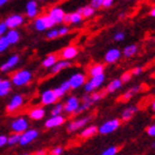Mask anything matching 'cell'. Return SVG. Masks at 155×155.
<instances>
[{"label": "cell", "mask_w": 155, "mask_h": 155, "mask_svg": "<svg viewBox=\"0 0 155 155\" xmlns=\"http://www.w3.org/2000/svg\"><path fill=\"white\" fill-rule=\"evenodd\" d=\"M7 143H8V136L5 134H0V147L6 146Z\"/></svg>", "instance_id": "cell-44"}, {"label": "cell", "mask_w": 155, "mask_h": 155, "mask_svg": "<svg viewBox=\"0 0 155 155\" xmlns=\"http://www.w3.org/2000/svg\"><path fill=\"white\" fill-rule=\"evenodd\" d=\"M146 133H147V135H149V136L155 137V123L151 124V125L147 127V130H146Z\"/></svg>", "instance_id": "cell-42"}, {"label": "cell", "mask_w": 155, "mask_h": 155, "mask_svg": "<svg viewBox=\"0 0 155 155\" xmlns=\"http://www.w3.org/2000/svg\"><path fill=\"white\" fill-rule=\"evenodd\" d=\"M23 102H25V99L21 94H15L11 100L9 101V103L7 104L6 110L8 113H13L20 109V107L23 105Z\"/></svg>", "instance_id": "cell-9"}, {"label": "cell", "mask_w": 155, "mask_h": 155, "mask_svg": "<svg viewBox=\"0 0 155 155\" xmlns=\"http://www.w3.org/2000/svg\"><path fill=\"white\" fill-rule=\"evenodd\" d=\"M114 0H103V2H102V7L104 8H110L112 5H113Z\"/></svg>", "instance_id": "cell-49"}, {"label": "cell", "mask_w": 155, "mask_h": 155, "mask_svg": "<svg viewBox=\"0 0 155 155\" xmlns=\"http://www.w3.org/2000/svg\"><path fill=\"white\" fill-rule=\"evenodd\" d=\"M7 26H6V23L5 22H1L0 23V37H3V35L7 32Z\"/></svg>", "instance_id": "cell-48"}, {"label": "cell", "mask_w": 155, "mask_h": 155, "mask_svg": "<svg viewBox=\"0 0 155 155\" xmlns=\"http://www.w3.org/2000/svg\"><path fill=\"white\" fill-rule=\"evenodd\" d=\"M33 26H35L36 30H38V31H45L47 29L53 28V26H55V23L53 22V20L48 15H45V16L36 18Z\"/></svg>", "instance_id": "cell-6"}, {"label": "cell", "mask_w": 155, "mask_h": 155, "mask_svg": "<svg viewBox=\"0 0 155 155\" xmlns=\"http://www.w3.org/2000/svg\"><path fill=\"white\" fill-rule=\"evenodd\" d=\"M121 54H122V52H121L120 49L112 48L107 51V53L104 55V60H105L107 63H115L121 58Z\"/></svg>", "instance_id": "cell-18"}, {"label": "cell", "mask_w": 155, "mask_h": 155, "mask_svg": "<svg viewBox=\"0 0 155 155\" xmlns=\"http://www.w3.org/2000/svg\"><path fill=\"white\" fill-rule=\"evenodd\" d=\"M22 155H31V154H22Z\"/></svg>", "instance_id": "cell-55"}, {"label": "cell", "mask_w": 155, "mask_h": 155, "mask_svg": "<svg viewBox=\"0 0 155 155\" xmlns=\"http://www.w3.org/2000/svg\"><path fill=\"white\" fill-rule=\"evenodd\" d=\"M53 90H54V93H55V95L58 97V99H61V97H63L65 94L68 93L69 91L71 90V87H70L69 81L67 80V81H63L58 87H55Z\"/></svg>", "instance_id": "cell-21"}, {"label": "cell", "mask_w": 155, "mask_h": 155, "mask_svg": "<svg viewBox=\"0 0 155 155\" xmlns=\"http://www.w3.org/2000/svg\"><path fill=\"white\" fill-rule=\"evenodd\" d=\"M32 80V73L29 70H19L11 77V83L16 87H23Z\"/></svg>", "instance_id": "cell-1"}, {"label": "cell", "mask_w": 155, "mask_h": 155, "mask_svg": "<svg viewBox=\"0 0 155 155\" xmlns=\"http://www.w3.org/2000/svg\"><path fill=\"white\" fill-rule=\"evenodd\" d=\"M10 129L13 133H18V134H22L29 129V121L25 117V116H18L10 123Z\"/></svg>", "instance_id": "cell-3"}, {"label": "cell", "mask_w": 155, "mask_h": 155, "mask_svg": "<svg viewBox=\"0 0 155 155\" xmlns=\"http://www.w3.org/2000/svg\"><path fill=\"white\" fill-rule=\"evenodd\" d=\"M150 15H151V16L154 17V18H155V7L153 8L152 10H151V12H150Z\"/></svg>", "instance_id": "cell-52"}, {"label": "cell", "mask_w": 155, "mask_h": 155, "mask_svg": "<svg viewBox=\"0 0 155 155\" xmlns=\"http://www.w3.org/2000/svg\"><path fill=\"white\" fill-rule=\"evenodd\" d=\"M125 39V33L124 32H116L115 35H114V40L115 41H123Z\"/></svg>", "instance_id": "cell-45"}, {"label": "cell", "mask_w": 155, "mask_h": 155, "mask_svg": "<svg viewBox=\"0 0 155 155\" xmlns=\"http://www.w3.org/2000/svg\"><path fill=\"white\" fill-rule=\"evenodd\" d=\"M137 111H139L137 107H125V109L122 111V113H121V119H122V121H124V122H127V121H130L133 116L135 115V113L137 112Z\"/></svg>", "instance_id": "cell-25"}, {"label": "cell", "mask_w": 155, "mask_h": 155, "mask_svg": "<svg viewBox=\"0 0 155 155\" xmlns=\"http://www.w3.org/2000/svg\"><path fill=\"white\" fill-rule=\"evenodd\" d=\"M102 2H103V0H92L91 1V7L94 8V9H97V8L102 7Z\"/></svg>", "instance_id": "cell-43"}, {"label": "cell", "mask_w": 155, "mask_h": 155, "mask_svg": "<svg viewBox=\"0 0 155 155\" xmlns=\"http://www.w3.org/2000/svg\"><path fill=\"white\" fill-rule=\"evenodd\" d=\"M6 39L7 41L9 42V45H16L20 40V33L16 29L9 30L6 35Z\"/></svg>", "instance_id": "cell-28"}, {"label": "cell", "mask_w": 155, "mask_h": 155, "mask_svg": "<svg viewBox=\"0 0 155 155\" xmlns=\"http://www.w3.org/2000/svg\"><path fill=\"white\" fill-rule=\"evenodd\" d=\"M104 81H105V75L104 74H101V75H97V77H92L90 80H87L84 84V91L87 92V93H93L94 91H97L99 87L104 83Z\"/></svg>", "instance_id": "cell-4"}, {"label": "cell", "mask_w": 155, "mask_h": 155, "mask_svg": "<svg viewBox=\"0 0 155 155\" xmlns=\"http://www.w3.org/2000/svg\"><path fill=\"white\" fill-rule=\"evenodd\" d=\"M131 78H132V74H131V72H124L120 80L122 81V83H127V82H129V81L131 80Z\"/></svg>", "instance_id": "cell-40"}, {"label": "cell", "mask_w": 155, "mask_h": 155, "mask_svg": "<svg viewBox=\"0 0 155 155\" xmlns=\"http://www.w3.org/2000/svg\"><path fill=\"white\" fill-rule=\"evenodd\" d=\"M152 146H153V147H155V141H154V142H153V144H152Z\"/></svg>", "instance_id": "cell-54"}, {"label": "cell", "mask_w": 155, "mask_h": 155, "mask_svg": "<svg viewBox=\"0 0 155 155\" xmlns=\"http://www.w3.org/2000/svg\"><path fill=\"white\" fill-rule=\"evenodd\" d=\"M33 155H47V151L45 150H39Z\"/></svg>", "instance_id": "cell-50"}, {"label": "cell", "mask_w": 155, "mask_h": 155, "mask_svg": "<svg viewBox=\"0 0 155 155\" xmlns=\"http://www.w3.org/2000/svg\"><path fill=\"white\" fill-rule=\"evenodd\" d=\"M48 16L53 20V22L57 25V23H61L63 22V19H64L65 12L63 11L62 8L60 7H53L51 9L49 10Z\"/></svg>", "instance_id": "cell-12"}, {"label": "cell", "mask_w": 155, "mask_h": 155, "mask_svg": "<svg viewBox=\"0 0 155 155\" xmlns=\"http://www.w3.org/2000/svg\"><path fill=\"white\" fill-rule=\"evenodd\" d=\"M11 81L10 80H1L0 81V97L8 95L11 91Z\"/></svg>", "instance_id": "cell-27"}, {"label": "cell", "mask_w": 155, "mask_h": 155, "mask_svg": "<svg viewBox=\"0 0 155 155\" xmlns=\"http://www.w3.org/2000/svg\"><path fill=\"white\" fill-rule=\"evenodd\" d=\"M19 55L18 54H13L11 55L8 60H7L5 63H2L1 64V67H0V71L1 72H8L10 71V70H12L15 67H16L18 63H19Z\"/></svg>", "instance_id": "cell-16"}, {"label": "cell", "mask_w": 155, "mask_h": 155, "mask_svg": "<svg viewBox=\"0 0 155 155\" xmlns=\"http://www.w3.org/2000/svg\"><path fill=\"white\" fill-rule=\"evenodd\" d=\"M89 74L92 77H97V75L104 74V65L101 63H95L89 69Z\"/></svg>", "instance_id": "cell-29"}, {"label": "cell", "mask_w": 155, "mask_h": 155, "mask_svg": "<svg viewBox=\"0 0 155 155\" xmlns=\"http://www.w3.org/2000/svg\"><path fill=\"white\" fill-rule=\"evenodd\" d=\"M20 136H21V134H18V133H12L10 136H8V143H7V145L13 146V145L19 144V143H20Z\"/></svg>", "instance_id": "cell-34"}, {"label": "cell", "mask_w": 155, "mask_h": 155, "mask_svg": "<svg viewBox=\"0 0 155 155\" xmlns=\"http://www.w3.org/2000/svg\"><path fill=\"white\" fill-rule=\"evenodd\" d=\"M151 107H152V110L155 112V101H153V103H152V105H151Z\"/></svg>", "instance_id": "cell-53"}, {"label": "cell", "mask_w": 155, "mask_h": 155, "mask_svg": "<svg viewBox=\"0 0 155 155\" xmlns=\"http://www.w3.org/2000/svg\"><path fill=\"white\" fill-rule=\"evenodd\" d=\"M65 116L64 115H59V116H50L49 119L45 120V126L47 129H54L58 126L63 125L65 123Z\"/></svg>", "instance_id": "cell-13"}, {"label": "cell", "mask_w": 155, "mask_h": 155, "mask_svg": "<svg viewBox=\"0 0 155 155\" xmlns=\"http://www.w3.org/2000/svg\"><path fill=\"white\" fill-rule=\"evenodd\" d=\"M58 31H59V37H63V36H65V35H68L69 28L67 26H63V27H61L60 29H58Z\"/></svg>", "instance_id": "cell-46"}, {"label": "cell", "mask_w": 155, "mask_h": 155, "mask_svg": "<svg viewBox=\"0 0 155 155\" xmlns=\"http://www.w3.org/2000/svg\"><path fill=\"white\" fill-rule=\"evenodd\" d=\"M91 119H92V115L83 116V117H80V119L71 121V122L68 124V127H67L68 132L73 133V132H78L79 130L84 129V127L87 125V123L91 121Z\"/></svg>", "instance_id": "cell-5"}, {"label": "cell", "mask_w": 155, "mask_h": 155, "mask_svg": "<svg viewBox=\"0 0 155 155\" xmlns=\"http://www.w3.org/2000/svg\"><path fill=\"white\" fill-rule=\"evenodd\" d=\"M105 93L107 92H104V91H95L93 93H90L91 94V97H92V100H93L94 103H97L99 101H101L105 97Z\"/></svg>", "instance_id": "cell-36"}, {"label": "cell", "mask_w": 155, "mask_h": 155, "mask_svg": "<svg viewBox=\"0 0 155 155\" xmlns=\"http://www.w3.org/2000/svg\"><path fill=\"white\" fill-rule=\"evenodd\" d=\"M62 153H63V147H61V146H55V147H53L51 150L50 155H61Z\"/></svg>", "instance_id": "cell-41"}, {"label": "cell", "mask_w": 155, "mask_h": 155, "mask_svg": "<svg viewBox=\"0 0 155 155\" xmlns=\"http://www.w3.org/2000/svg\"><path fill=\"white\" fill-rule=\"evenodd\" d=\"M78 54H79V50H78V48L74 47V45L65 47V48L61 51L62 60H67V61H70V60H72V59H74Z\"/></svg>", "instance_id": "cell-17"}, {"label": "cell", "mask_w": 155, "mask_h": 155, "mask_svg": "<svg viewBox=\"0 0 155 155\" xmlns=\"http://www.w3.org/2000/svg\"><path fill=\"white\" fill-rule=\"evenodd\" d=\"M69 18H70V23L72 25H77V23H80L83 19V17L81 13H79L78 11L75 12H72V13H69Z\"/></svg>", "instance_id": "cell-35"}, {"label": "cell", "mask_w": 155, "mask_h": 155, "mask_svg": "<svg viewBox=\"0 0 155 155\" xmlns=\"http://www.w3.org/2000/svg\"><path fill=\"white\" fill-rule=\"evenodd\" d=\"M69 83H70V87H71V90H77L79 87H83L85 82H87V77L85 74L81 73V72H78V73H73L71 77L69 78Z\"/></svg>", "instance_id": "cell-10"}, {"label": "cell", "mask_w": 155, "mask_h": 155, "mask_svg": "<svg viewBox=\"0 0 155 155\" xmlns=\"http://www.w3.org/2000/svg\"><path fill=\"white\" fill-rule=\"evenodd\" d=\"M0 81H1V79H0Z\"/></svg>", "instance_id": "cell-56"}, {"label": "cell", "mask_w": 155, "mask_h": 155, "mask_svg": "<svg viewBox=\"0 0 155 155\" xmlns=\"http://www.w3.org/2000/svg\"><path fill=\"white\" fill-rule=\"evenodd\" d=\"M80 105V99L75 95H71L65 100L63 104V109L67 114H75Z\"/></svg>", "instance_id": "cell-7"}, {"label": "cell", "mask_w": 155, "mask_h": 155, "mask_svg": "<svg viewBox=\"0 0 155 155\" xmlns=\"http://www.w3.org/2000/svg\"><path fill=\"white\" fill-rule=\"evenodd\" d=\"M121 125V120L119 119H111L102 123L99 127H97V133H100L102 135H107L111 133L115 132Z\"/></svg>", "instance_id": "cell-2"}, {"label": "cell", "mask_w": 155, "mask_h": 155, "mask_svg": "<svg viewBox=\"0 0 155 155\" xmlns=\"http://www.w3.org/2000/svg\"><path fill=\"white\" fill-rule=\"evenodd\" d=\"M39 9H38V3L35 0H30L26 5V13L27 17L29 18H36L38 16Z\"/></svg>", "instance_id": "cell-20"}, {"label": "cell", "mask_w": 155, "mask_h": 155, "mask_svg": "<svg viewBox=\"0 0 155 155\" xmlns=\"http://www.w3.org/2000/svg\"><path fill=\"white\" fill-rule=\"evenodd\" d=\"M39 136V131L36 129H28L26 132H23L20 136V145L27 146L28 144L36 141Z\"/></svg>", "instance_id": "cell-8"}, {"label": "cell", "mask_w": 155, "mask_h": 155, "mask_svg": "<svg viewBox=\"0 0 155 155\" xmlns=\"http://www.w3.org/2000/svg\"><path fill=\"white\" fill-rule=\"evenodd\" d=\"M93 104H94V102H93V100H92V97H91V94H89V93L84 94L83 97H82V99L80 100V105H79V109H78L75 114H80V113H82V112H84V111L89 110Z\"/></svg>", "instance_id": "cell-15"}, {"label": "cell", "mask_w": 155, "mask_h": 155, "mask_svg": "<svg viewBox=\"0 0 155 155\" xmlns=\"http://www.w3.org/2000/svg\"><path fill=\"white\" fill-rule=\"evenodd\" d=\"M29 117L31 120H35V121H40V120L45 119V107H36L31 109L29 111V113H28Z\"/></svg>", "instance_id": "cell-19"}, {"label": "cell", "mask_w": 155, "mask_h": 155, "mask_svg": "<svg viewBox=\"0 0 155 155\" xmlns=\"http://www.w3.org/2000/svg\"><path fill=\"white\" fill-rule=\"evenodd\" d=\"M8 2V0H0V7H2L3 5H6Z\"/></svg>", "instance_id": "cell-51"}, {"label": "cell", "mask_w": 155, "mask_h": 155, "mask_svg": "<svg viewBox=\"0 0 155 155\" xmlns=\"http://www.w3.org/2000/svg\"><path fill=\"white\" fill-rule=\"evenodd\" d=\"M97 133V126L95 125H87L80 132L81 139H91Z\"/></svg>", "instance_id": "cell-23"}, {"label": "cell", "mask_w": 155, "mask_h": 155, "mask_svg": "<svg viewBox=\"0 0 155 155\" xmlns=\"http://www.w3.org/2000/svg\"><path fill=\"white\" fill-rule=\"evenodd\" d=\"M122 81L120 79H114L110 82V83L107 85V89H105V92L107 93H114L117 90H120L122 87Z\"/></svg>", "instance_id": "cell-26"}, {"label": "cell", "mask_w": 155, "mask_h": 155, "mask_svg": "<svg viewBox=\"0 0 155 155\" xmlns=\"http://www.w3.org/2000/svg\"><path fill=\"white\" fill-rule=\"evenodd\" d=\"M58 62V57L57 54H49L47 58H45V60L42 61V67L43 68H50L51 69L53 65Z\"/></svg>", "instance_id": "cell-30"}, {"label": "cell", "mask_w": 155, "mask_h": 155, "mask_svg": "<svg viewBox=\"0 0 155 155\" xmlns=\"http://www.w3.org/2000/svg\"><path fill=\"white\" fill-rule=\"evenodd\" d=\"M119 152V147H116V146H110V147H107L103 151V152L101 153V155H116Z\"/></svg>", "instance_id": "cell-37"}, {"label": "cell", "mask_w": 155, "mask_h": 155, "mask_svg": "<svg viewBox=\"0 0 155 155\" xmlns=\"http://www.w3.org/2000/svg\"><path fill=\"white\" fill-rule=\"evenodd\" d=\"M25 21V18H23L21 15H11L10 17H8L5 21L7 28H10V30L16 29L17 27L21 26Z\"/></svg>", "instance_id": "cell-14"}, {"label": "cell", "mask_w": 155, "mask_h": 155, "mask_svg": "<svg viewBox=\"0 0 155 155\" xmlns=\"http://www.w3.org/2000/svg\"><path fill=\"white\" fill-rule=\"evenodd\" d=\"M140 91H141V87H140V85H134V87H132L131 89H129L126 92H124V93L121 95L120 100L122 101V102H127V101L131 100L135 94L139 93Z\"/></svg>", "instance_id": "cell-22"}, {"label": "cell", "mask_w": 155, "mask_h": 155, "mask_svg": "<svg viewBox=\"0 0 155 155\" xmlns=\"http://www.w3.org/2000/svg\"><path fill=\"white\" fill-rule=\"evenodd\" d=\"M59 37V31L58 29H54V28H52L48 33H47V38L48 39H55Z\"/></svg>", "instance_id": "cell-39"}, {"label": "cell", "mask_w": 155, "mask_h": 155, "mask_svg": "<svg viewBox=\"0 0 155 155\" xmlns=\"http://www.w3.org/2000/svg\"><path fill=\"white\" fill-rule=\"evenodd\" d=\"M142 72H143V68H141V67H136V68H134L132 71H131V74L132 75H140Z\"/></svg>", "instance_id": "cell-47"}, {"label": "cell", "mask_w": 155, "mask_h": 155, "mask_svg": "<svg viewBox=\"0 0 155 155\" xmlns=\"http://www.w3.org/2000/svg\"><path fill=\"white\" fill-rule=\"evenodd\" d=\"M58 97L55 95L54 90H51V89H48V90H45L41 93V97H40V101L43 105H51V104H55L57 101H58Z\"/></svg>", "instance_id": "cell-11"}, {"label": "cell", "mask_w": 155, "mask_h": 155, "mask_svg": "<svg viewBox=\"0 0 155 155\" xmlns=\"http://www.w3.org/2000/svg\"><path fill=\"white\" fill-rule=\"evenodd\" d=\"M122 53L125 58H131V57H133V55H135L137 53V45H126L125 48L123 49Z\"/></svg>", "instance_id": "cell-31"}, {"label": "cell", "mask_w": 155, "mask_h": 155, "mask_svg": "<svg viewBox=\"0 0 155 155\" xmlns=\"http://www.w3.org/2000/svg\"><path fill=\"white\" fill-rule=\"evenodd\" d=\"M41 1H42V0H41Z\"/></svg>", "instance_id": "cell-57"}, {"label": "cell", "mask_w": 155, "mask_h": 155, "mask_svg": "<svg viewBox=\"0 0 155 155\" xmlns=\"http://www.w3.org/2000/svg\"><path fill=\"white\" fill-rule=\"evenodd\" d=\"M71 67V61H67V60H58V62L55 63L51 68V73L52 74H57L59 72H61L64 69H68Z\"/></svg>", "instance_id": "cell-24"}, {"label": "cell", "mask_w": 155, "mask_h": 155, "mask_svg": "<svg viewBox=\"0 0 155 155\" xmlns=\"http://www.w3.org/2000/svg\"><path fill=\"white\" fill-rule=\"evenodd\" d=\"M9 42L7 41L6 37H0V52L6 51L9 48Z\"/></svg>", "instance_id": "cell-38"}, {"label": "cell", "mask_w": 155, "mask_h": 155, "mask_svg": "<svg viewBox=\"0 0 155 155\" xmlns=\"http://www.w3.org/2000/svg\"><path fill=\"white\" fill-rule=\"evenodd\" d=\"M78 12L81 13L83 18H90V17H92L94 15V12H95V9H94V8H92L91 6H85V7H82V8H80V9L78 10Z\"/></svg>", "instance_id": "cell-32"}, {"label": "cell", "mask_w": 155, "mask_h": 155, "mask_svg": "<svg viewBox=\"0 0 155 155\" xmlns=\"http://www.w3.org/2000/svg\"><path fill=\"white\" fill-rule=\"evenodd\" d=\"M63 112H64L63 104H62V103H55L54 107L51 109V116L63 115Z\"/></svg>", "instance_id": "cell-33"}]
</instances>
